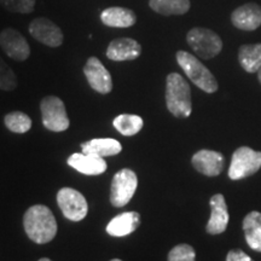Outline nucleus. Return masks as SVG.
I'll list each match as a JSON object with an SVG mask.
<instances>
[{
  "label": "nucleus",
  "mask_w": 261,
  "mask_h": 261,
  "mask_svg": "<svg viewBox=\"0 0 261 261\" xmlns=\"http://www.w3.org/2000/svg\"><path fill=\"white\" fill-rule=\"evenodd\" d=\"M23 226L33 242L45 244L51 242L57 233V221L51 210L44 204L28 208L23 217Z\"/></svg>",
  "instance_id": "f257e3e1"
},
{
  "label": "nucleus",
  "mask_w": 261,
  "mask_h": 261,
  "mask_svg": "<svg viewBox=\"0 0 261 261\" xmlns=\"http://www.w3.org/2000/svg\"><path fill=\"white\" fill-rule=\"evenodd\" d=\"M166 104L168 112L175 117L187 119L191 115L190 85L180 74L171 73L166 79Z\"/></svg>",
  "instance_id": "f03ea898"
},
{
  "label": "nucleus",
  "mask_w": 261,
  "mask_h": 261,
  "mask_svg": "<svg viewBox=\"0 0 261 261\" xmlns=\"http://www.w3.org/2000/svg\"><path fill=\"white\" fill-rule=\"evenodd\" d=\"M175 57L179 67L198 89L207 93L217 92L219 87L217 79L198 58L187 51H178Z\"/></svg>",
  "instance_id": "7ed1b4c3"
},
{
  "label": "nucleus",
  "mask_w": 261,
  "mask_h": 261,
  "mask_svg": "<svg viewBox=\"0 0 261 261\" xmlns=\"http://www.w3.org/2000/svg\"><path fill=\"white\" fill-rule=\"evenodd\" d=\"M187 41L192 51L202 60H211L223 50V41L217 33L208 28L195 27L187 34Z\"/></svg>",
  "instance_id": "20e7f679"
},
{
  "label": "nucleus",
  "mask_w": 261,
  "mask_h": 261,
  "mask_svg": "<svg viewBox=\"0 0 261 261\" xmlns=\"http://www.w3.org/2000/svg\"><path fill=\"white\" fill-rule=\"evenodd\" d=\"M261 168V151H255L249 146H241L233 152L228 167V178L240 180L255 173Z\"/></svg>",
  "instance_id": "39448f33"
},
{
  "label": "nucleus",
  "mask_w": 261,
  "mask_h": 261,
  "mask_svg": "<svg viewBox=\"0 0 261 261\" xmlns=\"http://www.w3.org/2000/svg\"><path fill=\"white\" fill-rule=\"evenodd\" d=\"M40 110L42 125L45 128L52 132H63L68 129L70 122L63 100L60 97L46 96L42 98Z\"/></svg>",
  "instance_id": "423d86ee"
},
{
  "label": "nucleus",
  "mask_w": 261,
  "mask_h": 261,
  "mask_svg": "<svg viewBox=\"0 0 261 261\" xmlns=\"http://www.w3.org/2000/svg\"><path fill=\"white\" fill-rule=\"evenodd\" d=\"M138 187V178L132 169L123 168L114 175L110 188V203L114 207H125L132 200Z\"/></svg>",
  "instance_id": "0eeeda50"
},
{
  "label": "nucleus",
  "mask_w": 261,
  "mask_h": 261,
  "mask_svg": "<svg viewBox=\"0 0 261 261\" xmlns=\"http://www.w3.org/2000/svg\"><path fill=\"white\" fill-rule=\"evenodd\" d=\"M57 203L64 217L71 221L85 219L89 212V205L84 195L71 188H63L58 191Z\"/></svg>",
  "instance_id": "6e6552de"
},
{
  "label": "nucleus",
  "mask_w": 261,
  "mask_h": 261,
  "mask_svg": "<svg viewBox=\"0 0 261 261\" xmlns=\"http://www.w3.org/2000/svg\"><path fill=\"white\" fill-rule=\"evenodd\" d=\"M33 39L48 47H58L63 44V32L58 25L46 17L34 18L28 25Z\"/></svg>",
  "instance_id": "1a4fd4ad"
},
{
  "label": "nucleus",
  "mask_w": 261,
  "mask_h": 261,
  "mask_svg": "<svg viewBox=\"0 0 261 261\" xmlns=\"http://www.w3.org/2000/svg\"><path fill=\"white\" fill-rule=\"evenodd\" d=\"M0 47L6 56L17 62H23L31 56V46L17 29L8 27L0 32Z\"/></svg>",
  "instance_id": "9d476101"
},
{
  "label": "nucleus",
  "mask_w": 261,
  "mask_h": 261,
  "mask_svg": "<svg viewBox=\"0 0 261 261\" xmlns=\"http://www.w3.org/2000/svg\"><path fill=\"white\" fill-rule=\"evenodd\" d=\"M84 74L91 89L100 94H108L113 90L112 75L97 57H90L84 67Z\"/></svg>",
  "instance_id": "9b49d317"
},
{
  "label": "nucleus",
  "mask_w": 261,
  "mask_h": 261,
  "mask_svg": "<svg viewBox=\"0 0 261 261\" xmlns=\"http://www.w3.org/2000/svg\"><path fill=\"white\" fill-rule=\"evenodd\" d=\"M192 166L205 177H217L224 169L225 158L221 152L213 150H200L192 156Z\"/></svg>",
  "instance_id": "f8f14e48"
},
{
  "label": "nucleus",
  "mask_w": 261,
  "mask_h": 261,
  "mask_svg": "<svg viewBox=\"0 0 261 261\" xmlns=\"http://www.w3.org/2000/svg\"><path fill=\"white\" fill-rule=\"evenodd\" d=\"M142 45L132 38H117L110 41L107 48V57L110 61H135L142 55Z\"/></svg>",
  "instance_id": "ddd939ff"
},
{
  "label": "nucleus",
  "mask_w": 261,
  "mask_h": 261,
  "mask_svg": "<svg viewBox=\"0 0 261 261\" xmlns=\"http://www.w3.org/2000/svg\"><path fill=\"white\" fill-rule=\"evenodd\" d=\"M210 204L211 217L207 223V226H205V231L210 234L223 233L227 228L228 220H230L225 197L221 194L212 196Z\"/></svg>",
  "instance_id": "4468645a"
},
{
  "label": "nucleus",
  "mask_w": 261,
  "mask_h": 261,
  "mask_svg": "<svg viewBox=\"0 0 261 261\" xmlns=\"http://www.w3.org/2000/svg\"><path fill=\"white\" fill-rule=\"evenodd\" d=\"M231 22L241 31H255L261 25V6L255 3L238 6L231 14Z\"/></svg>",
  "instance_id": "2eb2a0df"
},
{
  "label": "nucleus",
  "mask_w": 261,
  "mask_h": 261,
  "mask_svg": "<svg viewBox=\"0 0 261 261\" xmlns=\"http://www.w3.org/2000/svg\"><path fill=\"white\" fill-rule=\"evenodd\" d=\"M100 21L110 28H129L137 23V15L133 10L122 6H112L103 10Z\"/></svg>",
  "instance_id": "dca6fc26"
},
{
  "label": "nucleus",
  "mask_w": 261,
  "mask_h": 261,
  "mask_svg": "<svg viewBox=\"0 0 261 261\" xmlns=\"http://www.w3.org/2000/svg\"><path fill=\"white\" fill-rule=\"evenodd\" d=\"M67 163L85 175H99L107 171V162L103 158L84 154V152L81 154L75 152L70 155Z\"/></svg>",
  "instance_id": "f3484780"
},
{
  "label": "nucleus",
  "mask_w": 261,
  "mask_h": 261,
  "mask_svg": "<svg viewBox=\"0 0 261 261\" xmlns=\"http://www.w3.org/2000/svg\"><path fill=\"white\" fill-rule=\"evenodd\" d=\"M140 225V215L137 212H126L116 215L107 225V232L114 237H125L135 232Z\"/></svg>",
  "instance_id": "a211bd4d"
},
{
  "label": "nucleus",
  "mask_w": 261,
  "mask_h": 261,
  "mask_svg": "<svg viewBox=\"0 0 261 261\" xmlns=\"http://www.w3.org/2000/svg\"><path fill=\"white\" fill-rule=\"evenodd\" d=\"M84 154H89L98 158L114 156L121 152L122 146L120 142L113 138H94L81 144Z\"/></svg>",
  "instance_id": "6ab92c4d"
},
{
  "label": "nucleus",
  "mask_w": 261,
  "mask_h": 261,
  "mask_svg": "<svg viewBox=\"0 0 261 261\" xmlns=\"http://www.w3.org/2000/svg\"><path fill=\"white\" fill-rule=\"evenodd\" d=\"M243 231L247 244L255 252L261 253V213L250 212L243 220Z\"/></svg>",
  "instance_id": "aec40b11"
},
{
  "label": "nucleus",
  "mask_w": 261,
  "mask_h": 261,
  "mask_svg": "<svg viewBox=\"0 0 261 261\" xmlns=\"http://www.w3.org/2000/svg\"><path fill=\"white\" fill-rule=\"evenodd\" d=\"M238 62L247 73H257L261 68V44L242 45L238 50Z\"/></svg>",
  "instance_id": "412c9836"
},
{
  "label": "nucleus",
  "mask_w": 261,
  "mask_h": 261,
  "mask_svg": "<svg viewBox=\"0 0 261 261\" xmlns=\"http://www.w3.org/2000/svg\"><path fill=\"white\" fill-rule=\"evenodd\" d=\"M152 11L162 16L185 15L191 8L190 0H149Z\"/></svg>",
  "instance_id": "4be33fe9"
},
{
  "label": "nucleus",
  "mask_w": 261,
  "mask_h": 261,
  "mask_svg": "<svg viewBox=\"0 0 261 261\" xmlns=\"http://www.w3.org/2000/svg\"><path fill=\"white\" fill-rule=\"evenodd\" d=\"M113 125L117 132L121 133L122 136L132 137L140 132L143 128L144 121L138 115H132V114H121L114 119Z\"/></svg>",
  "instance_id": "5701e85b"
},
{
  "label": "nucleus",
  "mask_w": 261,
  "mask_h": 261,
  "mask_svg": "<svg viewBox=\"0 0 261 261\" xmlns=\"http://www.w3.org/2000/svg\"><path fill=\"white\" fill-rule=\"evenodd\" d=\"M4 123L9 130L14 133H19V135L28 132L32 128V119L27 114L22 112H11L6 114Z\"/></svg>",
  "instance_id": "b1692460"
},
{
  "label": "nucleus",
  "mask_w": 261,
  "mask_h": 261,
  "mask_svg": "<svg viewBox=\"0 0 261 261\" xmlns=\"http://www.w3.org/2000/svg\"><path fill=\"white\" fill-rule=\"evenodd\" d=\"M35 4L37 0H0V5L6 11L22 15L32 14L35 9Z\"/></svg>",
  "instance_id": "393cba45"
},
{
  "label": "nucleus",
  "mask_w": 261,
  "mask_h": 261,
  "mask_svg": "<svg viewBox=\"0 0 261 261\" xmlns=\"http://www.w3.org/2000/svg\"><path fill=\"white\" fill-rule=\"evenodd\" d=\"M17 87V76L15 71L0 57V90L14 91Z\"/></svg>",
  "instance_id": "a878e982"
},
{
  "label": "nucleus",
  "mask_w": 261,
  "mask_h": 261,
  "mask_svg": "<svg viewBox=\"0 0 261 261\" xmlns=\"http://www.w3.org/2000/svg\"><path fill=\"white\" fill-rule=\"evenodd\" d=\"M168 261H196L195 249L189 244H178L168 253Z\"/></svg>",
  "instance_id": "bb28decb"
},
{
  "label": "nucleus",
  "mask_w": 261,
  "mask_h": 261,
  "mask_svg": "<svg viewBox=\"0 0 261 261\" xmlns=\"http://www.w3.org/2000/svg\"><path fill=\"white\" fill-rule=\"evenodd\" d=\"M226 261H254L248 254L241 249H232L227 253Z\"/></svg>",
  "instance_id": "cd10ccee"
},
{
  "label": "nucleus",
  "mask_w": 261,
  "mask_h": 261,
  "mask_svg": "<svg viewBox=\"0 0 261 261\" xmlns=\"http://www.w3.org/2000/svg\"><path fill=\"white\" fill-rule=\"evenodd\" d=\"M257 79H259L260 84H261V68H260L259 70H257Z\"/></svg>",
  "instance_id": "c85d7f7f"
},
{
  "label": "nucleus",
  "mask_w": 261,
  "mask_h": 261,
  "mask_svg": "<svg viewBox=\"0 0 261 261\" xmlns=\"http://www.w3.org/2000/svg\"><path fill=\"white\" fill-rule=\"evenodd\" d=\"M39 261H52L50 259H47V257H42V259H40Z\"/></svg>",
  "instance_id": "c756f323"
},
{
  "label": "nucleus",
  "mask_w": 261,
  "mask_h": 261,
  "mask_svg": "<svg viewBox=\"0 0 261 261\" xmlns=\"http://www.w3.org/2000/svg\"><path fill=\"white\" fill-rule=\"evenodd\" d=\"M110 261H121V260H119V259H113V260H110Z\"/></svg>",
  "instance_id": "7c9ffc66"
}]
</instances>
